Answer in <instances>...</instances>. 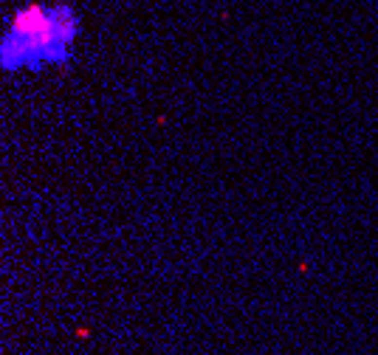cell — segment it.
Instances as JSON below:
<instances>
[{"label": "cell", "instance_id": "2", "mask_svg": "<svg viewBox=\"0 0 378 355\" xmlns=\"http://www.w3.org/2000/svg\"><path fill=\"white\" fill-rule=\"evenodd\" d=\"M76 336H79V338H88V336H91V330H88V327H79V330H76Z\"/></svg>", "mask_w": 378, "mask_h": 355}, {"label": "cell", "instance_id": "1", "mask_svg": "<svg viewBox=\"0 0 378 355\" xmlns=\"http://www.w3.org/2000/svg\"><path fill=\"white\" fill-rule=\"evenodd\" d=\"M82 20L71 3H26L14 9L0 37L3 74H40L62 68L74 56Z\"/></svg>", "mask_w": 378, "mask_h": 355}]
</instances>
